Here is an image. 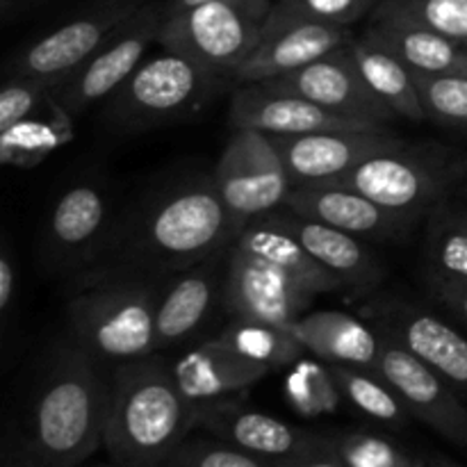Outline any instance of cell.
Instances as JSON below:
<instances>
[{
    "instance_id": "1f68e13d",
    "label": "cell",
    "mask_w": 467,
    "mask_h": 467,
    "mask_svg": "<svg viewBox=\"0 0 467 467\" xmlns=\"http://www.w3.org/2000/svg\"><path fill=\"white\" fill-rule=\"evenodd\" d=\"M57 108L53 85L27 76H7L0 91V132L44 117L46 109Z\"/></svg>"
},
{
    "instance_id": "bcb514c9",
    "label": "cell",
    "mask_w": 467,
    "mask_h": 467,
    "mask_svg": "<svg viewBox=\"0 0 467 467\" xmlns=\"http://www.w3.org/2000/svg\"><path fill=\"white\" fill-rule=\"evenodd\" d=\"M415 467H433V465H427V463H422V461H418V463H415Z\"/></svg>"
},
{
    "instance_id": "9c48e42d",
    "label": "cell",
    "mask_w": 467,
    "mask_h": 467,
    "mask_svg": "<svg viewBox=\"0 0 467 467\" xmlns=\"http://www.w3.org/2000/svg\"><path fill=\"white\" fill-rule=\"evenodd\" d=\"M164 18L167 3H146L103 48L55 85L57 108L73 121L96 105H103L149 57L150 46L158 44Z\"/></svg>"
},
{
    "instance_id": "7dc6e473",
    "label": "cell",
    "mask_w": 467,
    "mask_h": 467,
    "mask_svg": "<svg viewBox=\"0 0 467 467\" xmlns=\"http://www.w3.org/2000/svg\"><path fill=\"white\" fill-rule=\"evenodd\" d=\"M465 73H467V46H465Z\"/></svg>"
},
{
    "instance_id": "ab89813d",
    "label": "cell",
    "mask_w": 467,
    "mask_h": 467,
    "mask_svg": "<svg viewBox=\"0 0 467 467\" xmlns=\"http://www.w3.org/2000/svg\"><path fill=\"white\" fill-rule=\"evenodd\" d=\"M205 3H217V0H167V14L182 12V9H190V7H196V5H205Z\"/></svg>"
},
{
    "instance_id": "836d02e7",
    "label": "cell",
    "mask_w": 467,
    "mask_h": 467,
    "mask_svg": "<svg viewBox=\"0 0 467 467\" xmlns=\"http://www.w3.org/2000/svg\"><path fill=\"white\" fill-rule=\"evenodd\" d=\"M333 451L345 467H415L418 461L388 438L369 431L328 433Z\"/></svg>"
},
{
    "instance_id": "4316f807",
    "label": "cell",
    "mask_w": 467,
    "mask_h": 467,
    "mask_svg": "<svg viewBox=\"0 0 467 467\" xmlns=\"http://www.w3.org/2000/svg\"><path fill=\"white\" fill-rule=\"evenodd\" d=\"M235 244H240L242 249L251 251V254L260 255V258L276 265L281 272H285L287 276L295 278L301 287L313 292L315 296L345 290L340 278L333 276L328 269H324L290 231L278 226V223L274 222V219H269L267 214L260 217L258 222L251 223V226L237 237Z\"/></svg>"
},
{
    "instance_id": "277c9868",
    "label": "cell",
    "mask_w": 467,
    "mask_h": 467,
    "mask_svg": "<svg viewBox=\"0 0 467 467\" xmlns=\"http://www.w3.org/2000/svg\"><path fill=\"white\" fill-rule=\"evenodd\" d=\"M162 281L121 265L87 276L67 301L68 340L108 368L153 356Z\"/></svg>"
},
{
    "instance_id": "8d00e7d4",
    "label": "cell",
    "mask_w": 467,
    "mask_h": 467,
    "mask_svg": "<svg viewBox=\"0 0 467 467\" xmlns=\"http://www.w3.org/2000/svg\"><path fill=\"white\" fill-rule=\"evenodd\" d=\"M18 299V265L14 260L12 246L5 240L0 246V319L3 328L12 324V313Z\"/></svg>"
},
{
    "instance_id": "f35d334b",
    "label": "cell",
    "mask_w": 467,
    "mask_h": 467,
    "mask_svg": "<svg viewBox=\"0 0 467 467\" xmlns=\"http://www.w3.org/2000/svg\"><path fill=\"white\" fill-rule=\"evenodd\" d=\"M276 465L278 467H345V463H342V461L337 459L336 451H333L331 436H328V433L317 447H313V450L304 451V454L299 456H292V459L278 461Z\"/></svg>"
},
{
    "instance_id": "30bf717a",
    "label": "cell",
    "mask_w": 467,
    "mask_h": 467,
    "mask_svg": "<svg viewBox=\"0 0 467 467\" xmlns=\"http://www.w3.org/2000/svg\"><path fill=\"white\" fill-rule=\"evenodd\" d=\"M144 5L146 0H96L85 12H78L18 50L9 62L7 76L39 78L55 89V85L103 48Z\"/></svg>"
},
{
    "instance_id": "4fadbf2b",
    "label": "cell",
    "mask_w": 467,
    "mask_h": 467,
    "mask_svg": "<svg viewBox=\"0 0 467 467\" xmlns=\"http://www.w3.org/2000/svg\"><path fill=\"white\" fill-rule=\"evenodd\" d=\"M381 333L377 372L400 395L410 418L420 420L454 445L467 447V406L456 388L406 347Z\"/></svg>"
},
{
    "instance_id": "83f0119b",
    "label": "cell",
    "mask_w": 467,
    "mask_h": 467,
    "mask_svg": "<svg viewBox=\"0 0 467 467\" xmlns=\"http://www.w3.org/2000/svg\"><path fill=\"white\" fill-rule=\"evenodd\" d=\"M327 372L337 395L365 418L390 429H404L410 422V413L404 401L377 369L327 365Z\"/></svg>"
},
{
    "instance_id": "44dd1931",
    "label": "cell",
    "mask_w": 467,
    "mask_h": 467,
    "mask_svg": "<svg viewBox=\"0 0 467 467\" xmlns=\"http://www.w3.org/2000/svg\"><path fill=\"white\" fill-rule=\"evenodd\" d=\"M283 208L368 242L401 240L418 222L392 213L360 192L342 185L292 187Z\"/></svg>"
},
{
    "instance_id": "5bb4252c",
    "label": "cell",
    "mask_w": 467,
    "mask_h": 467,
    "mask_svg": "<svg viewBox=\"0 0 467 467\" xmlns=\"http://www.w3.org/2000/svg\"><path fill=\"white\" fill-rule=\"evenodd\" d=\"M354 39L349 27L313 21L285 12L274 3L272 14L265 23L263 36L251 57L233 73L235 85L269 82L308 67L315 59L342 48Z\"/></svg>"
},
{
    "instance_id": "c3c4849f",
    "label": "cell",
    "mask_w": 467,
    "mask_h": 467,
    "mask_svg": "<svg viewBox=\"0 0 467 467\" xmlns=\"http://www.w3.org/2000/svg\"><path fill=\"white\" fill-rule=\"evenodd\" d=\"M465 213H467V210H465Z\"/></svg>"
},
{
    "instance_id": "52a82bcc",
    "label": "cell",
    "mask_w": 467,
    "mask_h": 467,
    "mask_svg": "<svg viewBox=\"0 0 467 467\" xmlns=\"http://www.w3.org/2000/svg\"><path fill=\"white\" fill-rule=\"evenodd\" d=\"M459 176V162L442 150H420L404 144L360 162L337 181L404 217L420 219L445 201L447 187Z\"/></svg>"
},
{
    "instance_id": "603a6c76",
    "label": "cell",
    "mask_w": 467,
    "mask_h": 467,
    "mask_svg": "<svg viewBox=\"0 0 467 467\" xmlns=\"http://www.w3.org/2000/svg\"><path fill=\"white\" fill-rule=\"evenodd\" d=\"M171 369L181 392L194 406L237 397L272 372L269 365L240 354L222 337L190 347Z\"/></svg>"
},
{
    "instance_id": "ffe728a7",
    "label": "cell",
    "mask_w": 467,
    "mask_h": 467,
    "mask_svg": "<svg viewBox=\"0 0 467 467\" xmlns=\"http://www.w3.org/2000/svg\"><path fill=\"white\" fill-rule=\"evenodd\" d=\"M196 429L274 463L304 454L327 438V433L308 431L263 410L249 409L237 401V397L196 406Z\"/></svg>"
},
{
    "instance_id": "2e32d148",
    "label": "cell",
    "mask_w": 467,
    "mask_h": 467,
    "mask_svg": "<svg viewBox=\"0 0 467 467\" xmlns=\"http://www.w3.org/2000/svg\"><path fill=\"white\" fill-rule=\"evenodd\" d=\"M231 249L217 251L210 258L164 278L155 310L158 351L194 340L210 322L214 308L222 306L223 276Z\"/></svg>"
},
{
    "instance_id": "b9f144b4",
    "label": "cell",
    "mask_w": 467,
    "mask_h": 467,
    "mask_svg": "<svg viewBox=\"0 0 467 467\" xmlns=\"http://www.w3.org/2000/svg\"><path fill=\"white\" fill-rule=\"evenodd\" d=\"M459 176L463 178V181L467 182V158L459 160Z\"/></svg>"
},
{
    "instance_id": "484cf974",
    "label": "cell",
    "mask_w": 467,
    "mask_h": 467,
    "mask_svg": "<svg viewBox=\"0 0 467 467\" xmlns=\"http://www.w3.org/2000/svg\"><path fill=\"white\" fill-rule=\"evenodd\" d=\"M349 48L369 89L397 119H409L415 123L427 121L418 76L397 55H392L368 32L354 36Z\"/></svg>"
},
{
    "instance_id": "e575fe53",
    "label": "cell",
    "mask_w": 467,
    "mask_h": 467,
    "mask_svg": "<svg viewBox=\"0 0 467 467\" xmlns=\"http://www.w3.org/2000/svg\"><path fill=\"white\" fill-rule=\"evenodd\" d=\"M164 467H278L219 438H192L178 445Z\"/></svg>"
},
{
    "instance_id": "7bdbcfd3",
    "label": "cell",
    "mask_w": 467,
    "mask_h": 467,
    "mask_svg": "<svg viewBox=\"0 0 467 467\" xmlns=\"http://www.w3.org/2000/svg\"><path fill=\"white\" fill-rule=\"evenodd\" d=\"M433 467H461V465H454V463H447V461H442V463H436Z\"/></svg>"
},
{
    "instance_id": "d6986e66",
    "label": "cell",
    "mask_w": 467,
    "mask_h": 467,
    "mask_svg": "<svg viewBox=\"0 0 467 467\" xmlns=\"http://www.w3.org/2000/svg\"><path fill=\"white\" fill-rule=\"evenodd\" d=\"M369 319L420 360L436 369L456 390L467 395V337L438 315L401 299H381Z\"/></svg>"
},
{
    "instance_id": "9a60e30c",
    "label": "cell",
    "mask_w": 467,
    "mask_h": 467,
    "mask_svg": "<svg viewBox=\"0 0 467 467\" xmlns=\"http://www.w3.org/2000/svg\"><path fill=\"white\" fill-rule=\"evenodd\" d=\"M233 130H255L269 137H295L331 130H381V123L360 121L331 112L299 94L274 89L263 82L237 85L228 108Z\"/></svg>"
},
{
    "instance_id": "4dcf8cb0",
    "label": "cell",
    "mask_w": 467,
    "mask_h": 467,
    "mask_svg": "<svg viewBox=\"0 0 467 467\" xmlns=\"http://www.w3.org/2000/svg\"><path fill=\"white\" fill-rule=\"evenodd\" d=\"M377 7L467 46V0H381Z\"/></svg>"
},
{
    "instance_id": "d4e9b609",
    "label": "cell",
    "mask_w": 467,
    "mask_h": 467,
    "mask_svg": "<svg viewBox=\"0 0 467 467\" xmlns=\"http://www.w3.org/2000/svg\"><path fill=\"white\" fill-rule=\"evenodd\" d=\"M369 36L386 46L418 78L465 73V46L397 14L374 7Z\"/></svg>"
},
{
    "instance_id": "8992f818",
    "label": "cell",
    "mask_w": 467,
    "mask_h": 467,
    "mask_svg": "<svg viewBox=\"0 0 467 467\" xmlns=\"http://www.w3.org/2000/svg\"><path fill=\"white\" fill-rule=\"evenodd\" d=\"M276 0H217L167 14L158 46L178 50L222 80L251 57Z\"/></svg>"
},
{
    "instance_id": "ba28073f",
    "label": "cell",
    "mask_w": 467,
    "mask_h": 467,
    "mask_svg": "<svg viewBox=\"0 0 467 467\" xmlns=\"http://www.w3.org/2000/svg\"><path fill=\"white\" fill-rule=\"evenodd\" d=\"M210 176L240 235L283 208L295 187L272 137L255 130H233Z\"/></svg>"
},
{
    "instance_id": "3957f363",
    "label": "cell",
    "mask_w": 467,
    "mask_h": 467,
    "mask_svg": "<svg viewBox=\"0 0 467 467\" xmlns=\"http://www.w3.org/2000/svg\"><path fill=\"white\" fill-rule=\"evenodd\" d=\"M196 429V406L178 388L171 363L146 356L114 368L103 447L119 467H164Z\"/></svg>"
},
{
    "instance_id": "7402d4cb",
    "label": "cell",
    "mask_w": 467,
    "mask_h": 467,
    "mask_svg": "<svg viewBox=\"0 0 467 467\" xmlns=\"http://www.w3.org/2000/svg\"><path fill=\"white\" fill-rule=\"evenodd\" d=\"M267 217L290 231L324 269L340 278L345 290L368 295L377 290L386 278V265L374 254L368 240H360L315 219H306L285 208L274 210Z\"/></svg>"
},
{
    "instance_id": "7c38bea8",
    "label": "cell",
    "mask_w": 467,
    "mask_h": 467,
    "mask_svg": "<svg viewBox=\"0 0 467 467\" xmlns=\"http://www.w3.org/2000/svg\"><path fill=\"white\" fill-rule=\"evenodd\" d=\"M317 296L269 260L233 244L223 276L222 306L231 319L292 327Z\"/></svg>"
},
{
    "instance_id": "8fae6325",
    "label": "cell",
    "mask_w": 467,
    "mask_h": 467,
    "mask_svg": "<svg viewBox=\"0 0 467 467\" xmlns=\"http://www.w3.org/2000/svg\"><path fill=\"white\" fill-rule=\"evenodd\" d=\"M112 235V199L99 181H76L57 196L46 219L41 260L50 274H67L103 254Z\"/></svg>"
},
{
    "instance_id": "f1b7e54d",
    "label": "cell",
    "mask_w": 467,
    "mask_h": 467,
    "mask_svg": "<svg viewBox=\"0 0 467 467\" xmlns=\"http://www.w3.org/2000/svg\"><path fill=\"white\" fill-rule=\"evenodd\" d=\"M424 272L451 281H467V213L438 203L429 213L427 240H424Z\"/></svg>"
},
{
    "instance_id": "60d3db41",
    "label": "cell",
    "mask_w": 467,
    "mask_h": 467,
    "mask_svg": "<svg viewBox=\"0 0 467 467\" xmlns=\"http://www.w3.org/2000/svg\"><path fill=\"white\" fill-rule=\"evenodd\" d=\"M3 467H32L30 463H26V461L21 459V456L16 454V451H12V454H5V461H3Z\"/></svg>"
},
{
    "instance_id": "ac0fdd59",
    "label": "cell",
    "mask_w": 467,
    "mask_h": 467,
    "mask_svg": "<svg viewBox=\"0 0 467 467\" xmlns=\"http://www.w3.org/2000/svg\"><path fill=\"white\" fill-rule=\"evenodd\" d=\"M263 85L304 96V99L313 100V103L322 105L331 112L342 114V117L381 123V126H388L392 119H397L374 96L365 78L360 76L349 44L315 59L299 71L263 82Z\"/></svg>"
},
{
    "instance_id": "d590c367",
    "label": "cell",
    "mask_w": 467,
    "mask_h": 467,
    "mask_svg": "<svg viewBox=\"0 0 467 467\" xmlns=\"http://www.w3.org/2000/svg\"><path fill=\"white\" fill-rule=\"evenodd\" d=\"M381 0H276V7L313 21L351 27L365 14L374 12Z\"/></svg>"
},
{
    "instance_id": "5b68a950",
    "label": "cell",
    "mask_w": 467,
    "mask_h": 467,
    "mask_svg": "<svg viewBox=\"0 0 467 467\" xmlns=\"http://www.w3.org/2000/svg\"><path fill=\"white\" fill-rule=\"evenodd\" d=\"M222 78L187 55L160 46L103 103V121L117 132L171 126L199 112Z\"/></svg>"
},
{
    "instance_id": "f6af8a7d",
    "label": "cell",
    "mask_w": 467,
    "mask_h": 467,
    "mask_svg": "<svg viewBox=\"0 0 467 467\" xmlns=\"http://www.w3.org/2000/svg\"><path fill=\"white\" fill-rule=\"evenodd\" d=\"M94 467H119V465H114L112 461H109V463H105V465H94Z\"/></svg>"
},
{
    "instance_id": "ee69618b",
    "label": "cell",
    "mask_w": 467,
    "mask_h": 467,
    "mask_svg": "<svg viewBox=\"0 0 467 467\" xmlns=\"http://www.w3.org/2000/svg\"><path fill=\"white\" fill-rule=\"evenodd\" d=\"M12 3H16V0H3V7H5V9H7V7H9V5H12Z\"/></svg>"
},
{
    "instance_id": "74e56055",
    "label": "cell",
    "mask_w": 467,
    "mask_h": 467,
    "mask_svg": "<svg viewBox=\"0 0 467 467\" xmlns=\"http://www.w3.org/2000/svg\"><path fill=\"white\" fill-rule=\"evenodd\" d=\"M424 285L438 304L467 324V281H451L424 272Z\"/></svg>"
},
{
    "instance_id": "f546056e",
    "label": "cell",
    "mask_w": 467,
    "mask_h": 467,
    "mask_svg": "<svg viewBox=\"0 0 467 467\" xmlns=\"http://www.w3.org/2000/svg\"><path fill=\"white\" fill-rule=\"evenodd\" d=\"M219 337L240 354L269 365L272 369L290 365L306 351V347L296 340L292 327H276V324L231 319Z\"/></svg>"
},
{
    "instance_id": "cb8c5ba5",
    "label": "cell",
    "mask_w": 467,
    "mask_h": 467,
    "mask_svg": "<svg viewBox=\"0 0 467 467\" xmlns=\"http://www.w3.org/2000/svg\"><path fill=\"white\" fill-rule=\"evenodd\" d=\"M292 331L324 365L377 369L381 333L365 319L340 310H308L292 324Z\"/></svg>"
},
{
    "instance_id": "6da1fadb",
    "label": "cell",
    "mask_w": 467,
    "mask_h": 467,
    "mask_svg": "<svg viewBox=\"0 0 467 467\" xmlns=\"http://www.w3.org/2000/svg\"><path fill=\"white\" fill-rule=\"evenodd\" d=\"M112 372L71 340L46 358L16 451L32 467H78L105 441Z\"/></svg>"
},
{
    "instance_id": "7a4b0ae2",
    "label": "cell",
    "mask_w": 467,
    "mask_h": 467,
    "mask_svg": "<svg viewBox=\"0 0 467 467\" xmlns=\"http://www.w3.org/2000/svg\"><path fill=\"white\" fill-rule=\"evenodd\" d=\"M237 237L240 233L213 176L185 178L135 214L121 235L119 265L167 278L217 251L231 249Z\"/></svg>"
},
{
    "instance_id": "d6a6232c",
    "label": "cell",
    "mask_w": 467,
    "mask_h": 467,
    "mask_svg": "<svg viewBox=\"0 0 467 467\" xmlns=\"http://www.w3.org/2000/svg\"><path fill=\"white\" fill-rule=\"evenodd\" d=\"M427 121L467 130V73L418 78Z\"/></svg>"
},
{
    "instance_id": "e0dca14e",
    "label": "cell",
    "mask_w": 467,
    "mask_h": 467,
    "mask_svg": "<svg viewBox=\"0 0 467 467\" xmlns=\"http://www.w3.org/2000/svg\"><path fill=\"white\" fill-rule=\"evenodd\" d=\"M290 173L292 185H327L372 155L404 146L400 137L381 130H331L310 135L272 137Z\"/></svg>"
}]
</instances>
